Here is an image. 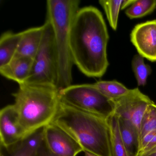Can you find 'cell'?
I'll use <instances>...</instances> for the list:
<instances>
[{
  "mask_svg": "<svg viewBox=\"0 0 156 156\" xmlns=\"http://www.w3.org/2000/svg\"><path fill=\"white\" fill-rule=\"evenodd\" d=\"M109 35L102 13L96 7L78 10L70 33L73 62L87 77L100 78L109 63L107 48Z\"/></svg>",
  "mask_w": 156,
  "mask_h": 156,
  "instance_id": "cell-1",
  "label": "cell"
},
{
  "mask_svg": "<svg viewBox=\"0 0 156 156\" xmlns=\"http://www.w3.org/2000/svg\"><path fill=\"white\" fill-rule=\"evenodd\" d=\"M118 121L121 138L129 156H137L140 142L139 131L127 119L118 116Z\"/></svg>",
  "mask_w": 156,
  "mask_h": 156,
  "instance_id": "cell-13",
  "label": "cell"
},
{
  "mask_svg": "<svg viewBox=\"0 0 156 156\" xmlns=\"http://www.w3.org/2000/svg\"><path fill=\"white\" fill-rule=\"evenodd\" d=\"M79 0H48L47 19L51 25L57 62L56 86L63 89L72 85L73 65L70 51V33Z\"/></svg>",
  "mask_w": 156,
  "mask_h": 156,
  "instance_id": "cell-4",
  "label": "cell"
},
{
  "mask_svg": "<svg viewBox=\"0 0 156 156\" xmlns=\"http://www.w3.org/2000/svg\"><path fill=\"white\" fill-rule=\"evenodd\" d=\"M59 92L55 86L19 85L12 94L13 105L27 135L52 122L60 104Z\"/></svg>",
  "mask_w": 156,
  "mask_h": 156,
  "instance_id": "cell-3",
  "label": "cell"
},
{
  "mask_svg": "<svg viewBox=\"0 0 156 156\" xmlns=\"http://www.w3.org/2000/svg\"><path fill=\"white\" fill-rule=\"evenodd\" d=\"M156 8V0H135L125 12L129 19H138L151 13Z\"/></svg>",
  "mask_w": 156,
  "mask_h": 156,
  "instance_id": "cell-17",
  "label": "cell"
},
{
  "mask_svg": "<svg viewBox=\"0 0 156 156\" xmlns=\"http://www.w3.org/2000/svg\"><path fill=\"white\" fill-rule=\"evenodd\" d=\"M44 127L31 132L21 140L28 150L34 153L38 150L44 140Z\"/></svg>",
  "mask_w": 156,
  "mask_h": 156,
  "instance_id": "cell-21",
  "label": "cell"
},
{
  "mask_svg": "<svg viewBox=\"0 0 156 156\" xmlns=\"http://www.w3.org/2000/svg\"><path fill=\"white\" fill-rule=\"evenodd\" d=\"M34 156H59L52 152L46 145L45 140H44L41 147L36 151Z\"/></svg>",
  "mask_w": 156,
  "mask_h": 156,
  "instance_id": "cell-23",
  "label": "cell"
},
{
  "mask_svg": "<svg viewBox=\"0 0 156 156\" xmlns=\"http://www.w3.org/2000/svg\"><path fill=\"white\" fill-rule=\"evenodd\" d=\"M0 134L1 144L6 147L20 142L27 136L13 105L7 106L0 111Z\"/></svg>",
  "mask_w": 156,
  "mask_h": 156,
  "instance_id": "cell-10",
  "label": "cell"
},
{
  "mask_svg": "<svg viewBox=\"0 0 156 156\" xmlns=\"http://www.w3.org/2000/svg\"><path fill=\"white\" fill-rule=\"evenodd\" d=\"M156 151V134L152 138L151 140L147 146L144 148L143 150L139 152L138 156H140L143 154H147V153H152Z\"/></svg>",
  "mask_w": 156,
  "mask_h": 156,
  "instance_id": "cell-24",
  "label": "cell"
},
{
  "mask_svg": "<svg viewBox=\"0 0 156 156\" xmlns=\"http://www.w3.org/2000/svg\"><path fill=\"white\" fill-rule=\"evenodd\" d=\"M44 25L42 40L34 58L30 76L24 83L56 86L57 62L52 28L47 20Z\"/></svg>",
  "mask_w": 156,
  "mask_h": 156,
  "instance_id": "cell-6",
  "label": "cell"
},
{
  "mask_svg": "<svg viewBox=\"0 0 156 156\" xmlns=\"http://www.w3.org/2000/svg\"><path fill=\"white\" fill-rule=\"evenodd\" d=\"M93 85L104 95L112 100L126 95L131 90L116 81H98Z\"/></svg>",
  "mask_w": 156,
  "mask_h": 156,
  "instance_id": "cell-16",
  "label": "cell"
},
{
  "mask_svg": "<svg viewBox=\"0 0 156 156\" xmlns=\"http://www.w3.org/2000/svg\"><path fill=\"white\" fill-rule=\"evenodd\" d=\"M44 25L22 31V36L14 57L34 59L40 48L44 33Z\"/></svg>",
  "mask_w": 156,
  "mask_h": 156,
  "instance_id": "cell-11",
  "label": "cell"
},
{
  "mask_svg": "<svg viewBox=\"0 0 156 156\" xmlns=\"http://www.w3.org/2000/svg\"><path fill=\"white\" fill-rule=\"evenodd\" d=\"M44 138L49 149L59 156H76L83 151L69 134L53 123L44 127Z\"/></svg>",
  "mask_w": 156,
  "mask_h": 156,
  "instance_id": "cell-8",
  "label": "cell"
},
{
  "mask_svg": "<svg viewBox=\"0 0 156 156\" xmlns=\"http://www.w3.org/2000/svg\"><path fill=\"white\" fill-rule=\"evenodd\" d=\"M35 153L28 150L21 141L9 147L0 144V156H34Z\"/></svg>",
  "mask_w": 156,
  "mask_h": 156,
  "instance_id": "cell-22",
  "label": "cell"
},
{
  "mask_svg": "<svg viewBox=\"0 0 156 156\" xmlns=\"http://www.w3.org/2000/svg\"><path fill=\"white\" fill-rule=\"evenodd\" d=\"M122 0H101L99 3L105 11L109 25L114 30L117 28L119 14Z\"/></svg>",
  "mask_w": 156,
  "mask_h": 156,
  "instance_id": "cell-18",
  "label": "cell"
},
{
  "mask_svg": "<svg viewBox=\"0 0 156 156\" xmlns=\"http://www.w3.org/2000/svg\"><path fill=\"white\" fill-rule=\"evenodd\" d=\"M33 59L27 57H14L6 65L0 68L2 76L17 82L19 85L24 83L30 76Z\"/></svg>",
  "mask_w": 156,
  "mask_h": 156,
  "instance_id": "cell-12",
  "label": "cell"
},
{
  "mask_svg": "<svg viewBox=\"0 0 156 156\" xmlns=\"http://www.w3.org/2000/svg\"><path fill=\"white\" fill-rule=\"evenodd\" d=\"M22 36V32L7 31L0 37V68L9 63L14 57Z\"/></svg>",
  "mask_w": 156,
  "mask_h": 156,
  "instance_id": "cell-14",
  "label": "cell"
},
{
  "mask_svg": "<svg viewBox=\"0 0 156 156\" xmlns=\"http://www.w3.org/2000/svg\"><path fill=\"white\" fill-rule=\"evenodd\" d=\"M84 156H99L89 151H84Z\"/></svg>",
  "mask_w": 156,
  "mask_h": 156,
  "instance_id": "cell-26",
  "label": "cell"
},
{
  "mask_svg": "<svg viewBox=\"0 0 156 156\" xmlns=\"http://www.w3.org/2000/svg\"><path fill=\"white\" fill-rule=\"evenodd\" d=\"M110 131L111 156H129L121 138L118 116L113 114L107 119Z\"/></svg>",
  "mask_w": 156,
  "mask_h": 156,
  "instance_id": "cell-15",
  "label": "cell"
},
{
  "mask_svg": "<svg viewBox=\"0 0 156 156\" xmlns=\"http://www.w3.org/2000/svg\"><path fill=\"white\" fill-rule=\"evenodd\" d=\"M135 0H123L122 5H121V9H124L128 7H130L135 2Z\"/></svg>",
  "mask_w": 156,
  "mask_h": 156,
  "instance_id": "cell-25",
  "label": "cell"
},
{
  "mask_svg": "<svg viewBox=\"0 0 156 156\" xmlns=\"http://www.w3.org/2000/svg\"><path fill=\"white\" fill-rule=\"evenodd\" d=\"M156 130V105L154 103L148 105L140 123V138L141 139L149 132Z\"/></svg>",
  "mask_w": 156,
  "mask_h": 156,
  "instance_id": "cell-20",
  "label": "cell"
},
{
  "mask_svg": "<svg viewBox=\"0 0 156 156\" xmlns=\"http://www.w3.org/2000/svg\"><path fill=\"white\" fill-rule=\"evenodd\" d=\"M130 40L139 54L151 62H156V20L136 25Z\"/></svg>",
  "mask_w": 156,
  "mask_h": 156,
  "instance_id": "cell-9",
  "label": "cell"
},
{
  "mask_svg": "<svg viewBox=\"0 0 156 156\" xmlns=\"http://www.w3.org/2000/svg\"><path fill=\"white\" fill-rule=\"evenodd\" d=\"M144 57L140 54L134 55L132 59V67L138 85L143 86L147 83V79L151 73L150 66L144 62Z\"/></svg>",
  "mask_w": 156,
  "mask_h": 156,
  "instance_id": "cell-19",
  "label": "cell"
},
{
  "mask_svg": "<svg viewBox=\"0 0 156 156\" xmlns=\"http://www.w3.org/2000/svg\"><path fill=\"white\" fill-rule=\"evenodd\" d=\"M51 123L69 134L83 151L99 156H111L107 119L78 110L60 101Z\"/></svg>",
  "mask_w": 156,
  "mask_h": 156,
  "instance_id": "cell-2",
  "label": "cell"
},
{
  "mask_svg": "<svg viewBox=\"0 0 156 156\" xmlns=\"http://www.w3.org/2000/svg\"><path fill=\"white\" fill-rule=\"evenodd\" d=\"M139 156H156V151L152 153H147V154H143Z\"/></svg>",
  "mask_w": 156,
  "mask_h": 156,
  "instance_id": "cell-27",
  "label": "cell"
},
{
  "mask_svg": "<svg viewBox=\"0 0 156 156\" xmlns=\"http://www.w3.org/2000/svg\"><path fill=\"white\" fill-rule=\"evenodd\" d=\"M113 101L115 105V114L130 121L140 134L142 117L147 107L153 103V101L138 88L131 89L127 94Z\"/></svg>",
  "mask_w": 156,
  "mask_h": 156,
  "instance_id": "cell-7",
  "label": "cell"
},
{
  "mask_svg": "<svg viewBox=\"0 0 156 156\" xmlns=\"http://www.w3.org/2000/svg\"><path fill=\"white\" fill-rule=\"evenodd\" d=\"M61 102L78 110L108 119L115 113V105L93 84L71 85L60 89Z\"/></svg>",
  "mask_w": 156,
  "mask_h": 156,
  "instance_id": "cell-5",
  "label": "cell"
}]
</instances>
